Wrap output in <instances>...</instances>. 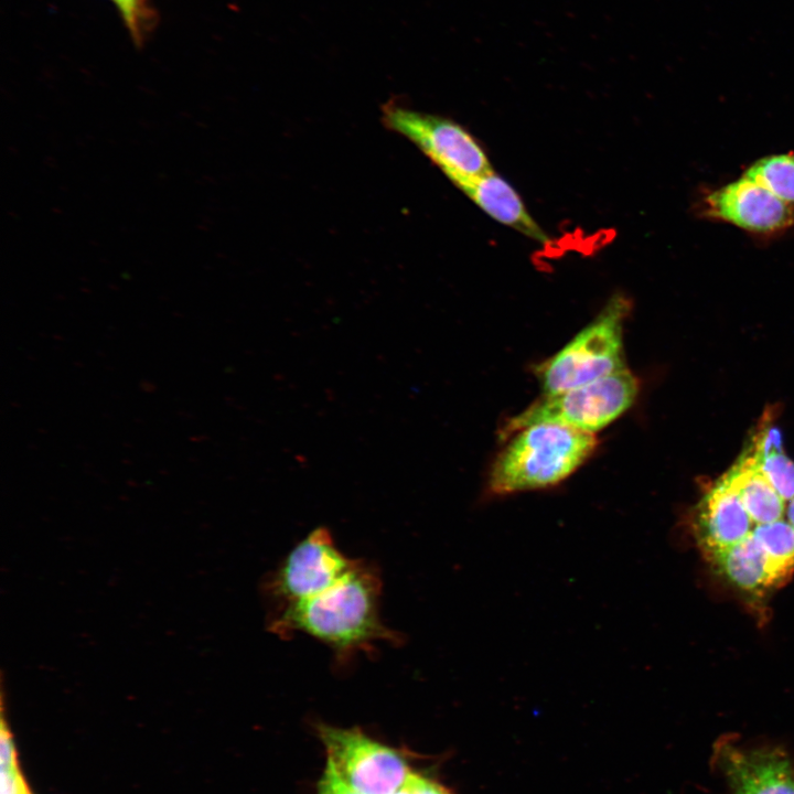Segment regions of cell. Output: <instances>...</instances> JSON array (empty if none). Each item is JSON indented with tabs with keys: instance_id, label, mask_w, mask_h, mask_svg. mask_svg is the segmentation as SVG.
<instances>
[{
	"instance_id": "obj_19",
	"label": "cell",
	"mask_w": 794,
	"mask_h": 794,
	"mask_svg": "<svg viewBox=\"0 0 794 794\" xmlns=\"http://www.w3.org/2000/svg\"><path fill=\"white\" fill-rule=\"evenodd\" d=\"M318 794H363L343 781L333 765L326 761V766L318 782Z\"/></svg>"
},
{
	"instance_id": "obj_20",
	"label": "cell",
	"mask_w": 794,
	"mask_h": 794,
	"mask_svg": "<svg viewBox=\"0 0 794 794\" xmlns=\"http://www.w3.org/2000/svg\"><path fill=\"white\" fill-rule=\"evenodd\" d=\"M412 794H454L438 781L414 773Z\"/></svg>"
},
{
	"instance_id": "obj_18",
	"label": "cell",
	"mask_w": 794,
	"mask_h": 794,
	"mask_svg": "<svg viewBox=\"0 0 794 794\" xmlns=\"http://www.w3.org/2000/svg\"><path fill=\"white\" fill-rule=\"evenodd\" d=\"M1 794H31L18 762L1 764Z\"/></svg>"
},
{
	"instance_id": "obj_12",
	"label": "cell",
	"mask_w": 794,
	"mask_h": 794,
	"mask_svg": "<svg viewBox=\"0 0 794 794\" xmlns=\"http://www.w3.org/2000/svg\"><path fill=\"white\" fill-rule=\"evenodd\" d=\"M706 558L715 571L733 587L753 596L764 593L787 578L752 535L731 547L708 554Z\"/></svg>"
},
{
	"instance_id": "obj_7",
	"label": "cell",
	"mask_w": 794,
	"mask_h": 794,
	"mask_svg": "<svg viewBox=\"0 0 794 794\" xmlns=\"http://www.w3.org/2000/svg\"><path fill=\"white\" fill-rule=\"evenodd\" d=\"M360 561L336 547L328 528L313 529L290 550L267 582L276 612L331 589Z\"/></svg>"
},
{
	"instance_id": "obj_14",
	"label": "cell",
	"mask_w": 794,
	"mask_h": 794,
	"mask_svg": "<svg viewBox=\"0 0 794 794\" xmlns=\"http://www.w3.org/2000/svg\"><path fill=\"white\" fill-rule=\"evenodd\" d=\"M750 440L762 473L785 502L791 501L794 497V461L783 450L779 429L766 421Z\"/></svg>"
},
{
	"instance_id": "obj_5",
	"label": "cell",
	"mask_w": 794,
	"mask_h": 794,
	"mask_svg": "<svg viewBox=\"0 0 794 794\" xmlns=\"http://www.w3.org/2000/svg\"><path fill=\"white\" fill-rule=\"evenodd\" d=\"M382 120L411 141L454 184L493 170L480 142L460 124L389 101Z\"/></svg>"
},
{
	"instance_id": "obj_1",
	"label": "cell",
	"mask_w": 794,
	"mask_h": 794,
	"mask_svg": "<svg viewBox=\"0 0 794 794\" xmlns=\"http://www.w3.org/2000/svg\"><path fill=\"white\" fill-rule=\"evenodd\" d=\"M382 580L363 560L331 589L277 611L270 631L285 639L300 632L333 650L345 659L358 651H371L379 641L398 644L401 636L387 627L379 615Z\"/></svg>"
},
{
	"instance_id": "obj_22",
	"label": "cell",
	"mask_w": 794,
	"mask_h": 794,
	"mask_svg": "<svg viewBox=\"0 0 794 794\" xmlns=\"http://www.w3.org/2000/svg\"><path fill=\"white\" fill-rule=\"evenodd\" d=\"M786 519L794 526V497L788 501L785 509Z\"/></svg>"
},
{
	"instance_id": "obj_21",
	"label": "cell",
	"mask_w": 794,
	"mask_h": 794,
	"mask_svg": "<svg viewBox=\"0 0 794 794\" xmlns=\"http://www.w3.org/2000/svg\"><path fill=\"white\" fill-rule=\"evenodd\" d=\"M414 791V773H411L406 783L393 794H412Z\"/></svg>"
},
{
	"instance_id": "obj_17",
	"label": "cell",
	"mask_w": 794,
	"mask_h": 794,
	"mask_svg": "<svg viewBox=\"0 0 794 794\" xmlns=\"http://www.w3.org/2000/svg\"><path fill=\"white\" fill-rule=\"evenodd\" d=\"M119 11L131 40L138 46L144 43L157 22L149 0H110Z\"/></svg>"
},
{
	"instance_id": "obj_13",
	"label": "cell",
	"mask_w": 794,
	"mask_h": 794,
	"mask_svg": "<svg viewBox=\"0 0 794 794\" xmlns=\"http://www.w3.org/2000/svg\"><path fill=\"white\" fill-rule=\"evenodd\" d=\"M726 473L755 525L783 518L785 501L760 470L751 440Z\"/></svg>"
},
{
	"instance_id": "obj_15",
	"label": "cell",
	"mask_w": 794,
	"mask_h": 794,
	"mask_svg": "<svg viewBox=\"0 0 794 794\" xmlns=\"http://www.w3.org/2000/svg\"><path fill=\"white\" fill-rule=\"evenodd\" d=\"M742 175L764 186L794 208V151L760 158Z\"/></svg>"
},
{
	"instance_id": "obj_3",
	"label": "cell",
	"mask_w": 794,
	"mask_h": 794,
	"mask_svg": "<svg viewBox=\"0 0 794 794\" xmlns=\"http://www.w3.org/2000/svg\"><path fill=\"white\" fill-rule=\"evenodd\" d=\"M631 301L614 293L600 313L535 368L545 395L576 388L625 368L623 325Z\"/></svg>"
},
{
	"instance_id": "obj_8",
	"label": "cell",
	"mask_w": 794,
	"mask_h": 794,
	"mask_svg": "<svg viewBox=\"0 0 794 794\" xmlns=\"http://www.w3.org/2000/svg\"><path fill=\"white\" fill-rule=\"evenodd\" d=\"M696 211L701 218L730 224L760 239L775 238L794 226V208L744 175L705 191Z\"/></svg>"
},
{
	"instance_id": "obj_16",
	"label": "cell",
	"mask_w": 794,
	"mask_h": 794,
	"mask_svg": "<svg viewBox=\"0 0 794 794\" xmlns=\"http://www.w3.org/2000/svg\"><path fill=\"white\" fill-rule=\"evenodd\" d=\"M751 535L786 577L794 569V526L786 519L755 525Z\"/></svg>"
},
{
	"instance_id": "obj_9",
	"label": "cell",
	"mask_w": 794,
	"mask_h": 794,
	"mask_svg": "<svg viewBox=\"0 0 794 794\" xmlns=\"http://www.w3.org/2000/svg\"><path fill=\"white\" fill-rule=\"evenodd\" d=\"M712 759L731 794H794V759L776 745L718 741Z\"/></svg>"
},
{
	"instance_id": "obj_10",
	"label": "cell",
	"mask_w": 794,
	"mask_h": 794,
	"mask_svg": "<svg viewBox=\"0 0 794 794\" xmlns=\"http://www.w3.org/2000/svg\"><path fill=\"white\" fill-rule=\"evenodd\" d=\"M755 524L725 472L699 501L694 518L704 555L731 547L751 535Z\"/></svg>"
},
{
	"instance_id": "obj_2",
	"label": "cell",
	"mask_w": 794,
	"mask_h": 794,
	"mask_svg": "<svg viewBox=\"0 0 794 794\" xmlns=\"http://www.w3.org/2000/svg\"><path fill=\"white\" fill-rule=\"evenodd\" d=\"M490 470L493 495L540 490L570 476L598 446L594 433L570 426L541 422L512 434Z\"/></svg>"
},
{
	"instance_id": "obj_6",
	"label": "cell",
	"mask_w": 794,
	"mask_h": 794,
	"mask_svg": "<svg viewBox=\"0 0 794 794\" xmlns=\"http://www.w3.org/2000/svg\"><path fill=\"white\" fill-rule=\"evenodd\" d=\"M328 762L340 777L363 794H393L412 773L395 749L357 728L318 726Z\"/></svg>"
},
{
	"instance_id": "obj_4",
	"label": "cell",
	"mask_w": 794,
	"mask_h": 794,
	"mask_svg": "<svg viewBox=\"0 0 794 794\" xmlns=\"http://www.w3.org/2000/svg\"><path fill=\"white\" fill-rule=\"evenodd\" d=\"M637 378L626 368L589 384L545 395L511 417L498 431L501 440L532 425L555 422L594 433L610 425L634 403Z\"/></svg>"
},
{
	"instance_id": "obj_11",
	"label": "cell",
	"mask_w": 794,
	"mask_h": 794,
	"mask_svg": "<svg viewBox=\"0 0 794 794\" xmlns=\"http://www.w3.org/2000/svg\"><path fill=\"white\" fill-rule=\"evenodd\" d=\"M493 219L521 234L547 244L549 237L527 211L516 190L494 170L454 183Z\"/></svg>"
}]
</instances>
